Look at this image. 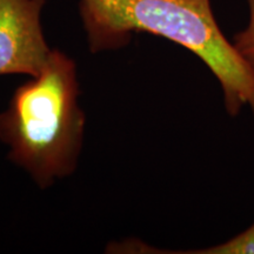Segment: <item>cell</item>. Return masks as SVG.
<instances>
[{
  "label": "cell",
  "mask_w": 254,
  "mask_h": 254,
  "mask_svg": "<svg viewBox=\"0 0 254 254\" xmlns=\"http://www.w3.org/2000/svg\"><path fill=\"white\" fill-rule=\"evenodd\" d=\"M93 53L125 46L132 33H151L185 47L220 82L225 109L254 112V72L224 36L211 0H80Z\"/></svg>",
  "instance_id": "cell-1"
},
{
  "label": "cell",
  "mask_w": 254,
  "mask_h": 254,
  "mask_svg": "<svg viewBox=\"0 0 254 254\" xmlns=\"http://www.w3.org/2000/svg\"><path fill=\"white\" fill-rule=\"evenodd\" d=\"M33 80L19 86L0 114V140L8 159L24 167L41 189L74 171L85 116L78 106L75 64L55 50Z\"/></svg>",
  "instance_id": "cell-2"
},
{
  "label": "cell",
  "mask_w": 254,
  "mask_h": 254,
  "mask_svg": "<svg viewBox=\"0 0 254 254\" xmlns=\"http://www.w3.org/2000/svg\"><path fill=\"white\" fill-rule=\"evenodd\" d=\"M46 0H0V75L36 77L53 51L40 24Z\"/></svg>",
  "instance_id": "cell-3"
},
{
  "label": "cell",
  "mask_w": 254,
  "mask_h": 254,
  "mask_svg": "<svg viewBox=\"0 0 254 254\" xmlns=\"http://www.w3.org/2000/svg\"><path fill=\"white\" fill-rule=\"evenodd\" d=\"M186 253H204V254H254V224L249 230L238 234L236 238L227 243L206 249L202 251H192Z\"/></svg>",
  "instance_id": "cell-4"
},
{
  "label": "cell",
  "mask_w": 254,
  "mask_h": 254,
  "mask_svg": "<svg viewBox=\"0 0 254 254\" xmlns=\"http://www.w3.org/2000/svg\"><path fill=\"white\" fill-rule=\"evenodd\" d=\"M250 8V20L245 30L234 36L233 45L241 58L254 72V0H247Z\"/></svg>",
  "instance_id": "cell-5"
}]
</instances>
